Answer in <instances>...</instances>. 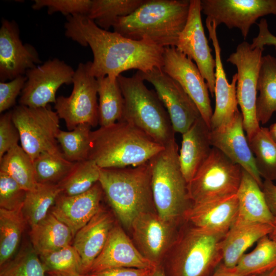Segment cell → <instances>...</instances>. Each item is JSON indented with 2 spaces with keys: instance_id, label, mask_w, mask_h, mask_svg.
<instances>
[{
  "instance_id": "obj_1",
  "label": "cell",
  "mask_w": 276,
  "mask_h": 276,
  "mask_svg": "<svg viewBox=\"0 0 276 276\" xmlns=\"http://www.w3.org/2000/svg\"><path fill=\"white\" fill-rule=\"evenodd\" d=\"M65 35L83 46H89L94 60L89 73L96 78L118 77L136 69L146 73L163 65L164 48L147 40H135L100 28L87 15L66 16Z\"/></svg>"
},
{
  "instance_id": "obj_2",
  "label": "cell",
  "mask_w": 276,
  "mask_h": 276,
  "mask_svg": "<svg viewBox=\"0 0 276 276\" xmlns=\"http://www.w3.org/2000/svg\"><path fill=\"white\" fill-rule=\"evenodd\" d=\"M190 1L145 0L134 12L120 17L114 32L165 48L176 47L188 17Z\"/></svg>"
},
{
  "instance_id": "obj_3",
  "label": "cell",
  "mask_w": 276,
  "mask_h": 276,
  "mask_svg": "<svg viewBox=\"0 0 276 276\" xmlns=\"http://www.w3.org/2000/svg\"><path fill=\"white\" fill-rule=\"evenodd\" d=\"M164 147L134 126L119 121L91 131L88 159L101 169L134 167L149 162Z\"/></svg>"
},
{
  "instance_id": "obj_4",
  "label": "cell",
  "mask_w": 276,
  "mask_h": 276,
  "mask_svg": "<svg viewBox=\"0 0 276 276\" xmlns=\"http://www.w3.org/2000/svg\"><path fill=\"white\" fill-rule=\"evenodd\" d=\"M99 182L116 216L130 229L141 214L156 211L149 162L122 168L100 169Z\"/></svg>"
},
{
  "instance_id": "obj_5",
  "label": "cell",
  "mask_w": 276,
  "mask_h": 276,
  "mask_svg": "<svg viewBox=\"0 0 276 276\" xmlns=\"http://www.w3.org/2000/svg\"><path fill=\"white\" fill-rule=\"evenodd\" d=\"M124 98L122 119L164 147L175 140L169 114L156 91L148 89L137 72L117 78Z\"/></svg>"
},
{
  "instance_id": "obj_6",
  "label": "cell",
  "mask_w": 276,
  "mask_h": 276,
  "mask_svg": "<svg viewBox=\"0 0 276 276\" xmlns=\"http://www.w3.org/2000/svg\"><path fill=\"white\" fill-rule=\"evenodd\" d=\"M149 163L156 212L163 219L176 223L192 204L188 183L181 170L176 140L165 146Z\"/></svg>"
},
{
  "instance_id": "obj_7",
  "label": "cell",
  "mask_w": 276,
  "mask_h": 276,
  "mask_svg": "<svg viewBox=\"0 0 276 276\" xmlns=\"http://www.w3.org/2000/svg\"><path fill=\"white\" fill-rule=\"evenodd\" d=\"M225 234L192 226L175 242L171 260L173 276H205L222 260L221 242Z\"/></svg>"
},
{
  "instance_id": "obj_8",
  "label": "cell",
  "mask_w": 276,
  "mask_h": 276,
  "mask_svg": "<svg viewBox=\"0 0 276 276\" xmlns=\"http://www.w3.org/2000/svg\"><path fill=\"white\" fill-rule=\"evenodd\" d=\"M242 168L222 152L213 147L211 153L188 183L192 204L212 201L236 194Z\"/></svg>"
},
{
  "instance_id": "obj_9",
  "label": "cell",
  "mask_w": 276,
  "mask_h": 276,
  "mask_svg": "<svg viewBox=\"0 0 276 276\" xmlns=\"http://www.w3.org/2000/svg\"><path fill=\"white\" fill-rule=\"evenodd\" d=\"M12 112L21 147L33 161L42 153L63 154L56 138L60 118L49 105L38 108L19 105Z\"/></svg>"
},
{
  "instance_id": "obj_10",
  "label": "cell",
  "mask_w": 276,
  "mask_h": 276,
  "mask_svg": "<svg viewBox=\"0 0 276 276\" xmlns=\"http://www.w3.org/2000/svg\"><path fill=\"white\" fill-rule=\"evenodd\" d=\"M264 49H252L247 41L239 43L227 59L237 70L236 96L247 140L260 129L256 114L257 82Z\"/></svg>"
},
{
  "instance_id": "obj_11",
  "label": "cell",
  "mask_w": 276,
  "mask_h": 276,
  "mask_svg": "<svg viewBox=\"0 0 276 276\" xmlns=\"http://www.w3.org/2000/svg\"><path fill=\"white\" fill-rule=\"evenodd\" d=\"M90 61L80 63L73 80V89L68 97L56 98L54 108L69 131L80 124L95 127L99 124L98 80L89 73Z\"/></svg>"
},
{
  "instance_id": "obj_12",
  "label": "cell",
  "mask_w": 276,
  "mask_h": 276,
  "mask_svg": "<svg viewBox=\"0 0 276 276\" xmlns=\"http://www.w3.org/2000/svg\"><path fill=\"white\" fill-rule=\"evenodd\" d=\"M75 71L70 65L57 58L27 70V81L21 92L19 105L43 107L55 103L56 94L63 84L73 83Z\"/></svg>"
},
{
  "instance_id": "obj_13",
  "label": "cell",
  "mask_w": 276,
  "mask_h": 276,
  "mask_svg": "<svg viewBox=\"0 0 276 276\" xmlns=\"http://www.w3.org/2000/svg\"><path fill=\"white\" fill-rule=\"evenodd\" d=\"M201 12L218 27L238 28L243 38L260 17L276 15V0H200Z\"/></svg>"
},
{
  "instance_id": "obj_14",
  "label": "cell",
  "mask_w": 276,
  "mask_h": 276,
  "mask_svg": "<svg viewBox=\"0 0 276 276\" xmlns=\"http://www.w3.org/2000/svg\"><path fill=\"white\" fill-rule=\"evenodd\" d=\"M138 72L144 81L154 86L175 133L183 134L201 117L195 103L179 84L161 68H154L146 73Z\"/></svg>"
},
{
  "instance_id": "obj_15",
  "label": "cell",
  "mask_w": 276,
  "mask_h": 276,
  "mask_svg": "<svg viewBox=\"0 0 276 276\" xmlns=\"http://www.w3.org/2000/svg\"><path fill=\"white\" fill-rule=\"evenodd\" d=\"M162 71L177 81L197 106L210 129L213 111L205 80L196 64L175 47L164 48Z\"/></svg>"
},
{
  "instance_id": "obj_16",
  "label": "cell",
  "mask_w": 276,
  "mask_h": 276,
  "mask_svg": "<svg viewBox=\"0 0 276 276\" xmlns=\"http://www.w3.org/2000/svg\"><path fill=\"white\" fill-rule=\"evenodd\" d=\"M201 13L200 0H190L187 23L175 47L195 62L213 97L216 62L204 33Z\"/></svg>"
},
{
  "instance_id": "obj_17",
  "label": "cell",
  "mask_w": 276,
  "mask_h": 276,
  "mask_svg": "<svg viewBox=\"0 0 276 276\" xmlns=\"http://www.w3.org/2000/svg\"><path fill=\"white\" fill-rule=\"evenodd\" d=\"M175 224L153 211L141 214L130 228L135 246L145 257L159 265L175 242Z\"/></svg>"
},
{
  "instance_id": "obj_18",
  "label": "cell",
  "mask_w": 276,
  "mask_h": 276,
  "mask_svg": "<svg viewBox=\"0 0 276 276\" xmlns=\"http://www.w3.org/2000/svg\"><path fill=\"white\" fill-rule=\"evenodd\" d=\"M39 55L32 45L23 44L19 27L14 20L2 19L0 28V81L6 82L26 74L40 63Z\"/></svg>"
},
{
  "instance_id": "obj_19",
  "label": "cell",
  "mask_w": 276,
  "mask_h": 276,
  "mask_svg": "<svg viewBox=\"0 0 276 276\" xmlns=\"http://www.w3.org/2000/svg\"><path fill=\"white\" fill-rule=\"evenodd\" d=\"M210 140L212 147L217 148L240 166L262 188L263 181L257 170L244 129L242 114L239 110L228 123L211 129Z\"/></svg>"
},
{
  "instance_id": "obj_20",
  "label": "cell",
  "mask_w": 276,
  "mask_h": 276,
  "mask_svg": "<svg viewBox=\"0 0 276 276\" xmlns=\"http://www.w3.org/2000/svg\"><path fill=\"white\" fill-rule=\"evenodd\" d=\"M158 266L145 257L123 228L115 224L89 273L114 268L154 269Z\"/></svg>"
},
{
  "instance_id": "obj_21",
  "label": "cell",
  "mask_w": 276,
  "mask_h": 276,
  "mask_svg": "<svg viewBox=\"0 0 276 276\" xmlns=\"http://www.w3.org/2000/svg\"><path fill=\"white\" fill-rule=\"evenodd\" d=\"M205 25L209 38L212 41L215 55V106L210 125V129H214L228 123L239 110L236 96L237 74L236 73L233 76L229 83L222 62L221 48L217 35V27L215 23L206 19Z\"/></svg>"
},
{
  "instance_id": "obj_22",
  "label": "cell",
  "mask_w": 276,
  "mask_h": 276,
  "mask_svg": "<svg viewBox=\"0 0 276 276\" xmlns=\"http://www.w3.org/2000/svg\"><path fill=\"white\" fill-rule=\"evenodd\" d=\"M238 212L236 194L207 202L192 204L183 219L192 226L213 233L226 234L234 224Z\"/></svg>"
},
{
  "instance_id": "obj_23",
  "label": "cell",
  "mask_w": 276,
  "mask_h": 276,
  "mask_svg": "<svg viewBox=\"0 0 276 276\" xmlns=\"http://www.w3.org/2000/svg\"><path fill=\"white\" fill-rule=\"evenodd\" d=\"M103 195L99 182L80 194L69 196L61 193L50 212L66 225L74 237L98 212Z\"/></svg>"
},
{
  "instance_id": "obj_24",
  "label": "cell",
  "mask_w": 276,
  "mask_h": 276,
  "mask_svg": "<svg viewBox=\"0 0 276 276\" xmlns=\"http://www.w3.org/2000/svg\"><path fill=\"white\" fill-rule=\"evenodd\" d=\"M114 224L112 214L101 206L89 221L74 236L72 245L80 257L82 274L89 273Z\"/></svg>"
},
{
  "instance_id": "obj_25",
  "label": "cell",
  "mask_w": 276,
  "mask_h": 276,
  "mask_svg": "<svg viewBox=\"0 0 276 276\" xmlns=\"http://www.w3.org/2000/svg\"><path fill=\"white\" fill-rule=\"evenodd\" d=\"M210 129L201 117L182 134L179 160L183 175L188 183L209 156L212 146Z\"/></svg>"
},
{
  "instance_id": "obj_26",
  "label": "cell",
  "mask_w": 276,
  "mask_h": 276,
  "mask_svg": "<svg viewBox=\"0 0 276 276\" xmlns=\"http://www.w3.org/2000/svg\"><path fill=\"white\" fill-rule=\"evenodd\" d=\"M236 195L238 212L233 225L255 223L272 225L274 216L268 208L261 187L243 169L241 183Z\"/></svg>"
},
{
  "instance_id": "obj_27",
  "label": "cell",
  "mask_w": 276,
  "mask_h": 276,
  "mask_svg": "<svg viewBox=\"0 0 276 276\" xmlns=\"http://www.w3.org/2000/svg\"><path fill=\"white\" fill-rule=\"evenodd\" d=\"M272 225L255 223L233 225L221 242L223 266L233 269L245 251L262 237L268 235Z\"/></svg>"
},
{
  "instance_id": "obj_28",
  "label": "cell",
  "mask_w": 276,
  "mask_h": 276,
  "mask_svg": "<svg viewBox=\"0 0 276 276\" xmlns=\"http://www.w3.org/2000/svg\"><path fill=\"white\" fill-rule=\"evenodd\" d=\"M30 243L38 255L72 245L74 236L70 228L50 212L31 228Z\"/></svg>"
},
{
  "instance_id": "obj_29",
  "label": "cell",
  "mask_w": 276,
  "mask_h": 276,
  "mask_svg": "<svg viewBox=\"0 0 276 276\" xmlns=\"http://www.w3.org/2000/svg\"><path fill=\"white\" fill-rule=\"evenodd\" d=\"M256 114L259 123L266 124L276 112V57L263 56L259 72Z\"/></svg>"
},
{
  "instance_id": "obj_30",
  "label": "cell",
  "mask_w": 276,
  "mask_h": 276,
  "mask_svg": "<svg viewBox=\"0 0 276 276\" xmlns=\"http://www.w3.org/2000/svg\"><path fill=\"white\" fill-rule=\"evenodd\" d=\"M117 78L106 76L97 79L100 127L111 125L122 119L124 98Z\"/></svg>"
},
{
  "instance_id": "obj_31",
  "label": "cell",
  "mask_w": 276,
  "mask_h": 276,
  "mask_svg": "<svg viewBox=\"0 0 276 276\" xmlns=\"http://www.w3.org/2000/svg\"><path fill=\"white\" fill-rule=\"evenodd\" d=\"M27 224L22 209L0 208V265L12 259L19 246Z\"/></svg>"
},
{
  "instance_id": "obj_32",
  "label": "cell",
  "mask_w": 276,
  "mask_h": 276,
  "mask_svg": "<svg viewBox=\"0 0 276 276\" xmlns=\"http://www.w3.org/2000/svg\"><path fill=\"white\" fill-rule=\"evenodd\" d=\"M276 268V242L265 236L250 252L244 254L233 269L245 275L256 276Z\"/></svg>"
},
{
  "instance_id": "obj_33",
  "label": "cell",
  "mask_w": 276,
  "mask_h": 276,
  "mask_svg": "<svg viewBox=\"0 0 276 276\" xmlns=\"http://www.w3.org/2000/svg\"><path fill=\"white\" fill-rule=\"evenodd\" d=\"M61 193L58 185L39 183L36 188L27 192L22 210L30 228L48 215Z\"/></svg>"
},
{
  "instance_id": "obj_34",
  "label": "cell",
  "mask_w": 276,
  "mask_h": 276,
  "mask_svg": "<svg viewBox=\"0 0 276 276\" xmlns=\"http://www.w3.org/2000/svg\"><path fill=\"white\" fill-rule=\"evenodd\" d=\"M0 172L11 177L27 191L38 185L33 162L20 146L12 148L0 158Z\"/></svg>"
},
{
  "instance_id": "obj_35",
  "label": "cell",
  "mask_w": 276,
  "mask_h": 276,
  "mask_svg": "<svg viewBox=\"0 0 276 276\" xmlns=\"http://www.w3.org/2000/svg\"><path fill=\"white\" fill-rule=\"evenodd\" d=\"M257 170L261 178L276 180V142L268 128L260 127L249 140Z\"/></svg>"
},
{
  "instance_id": "obj_36",
  "label": "cell",
  "mask_w": 276,
  "mask_h": 276,
  "mask_svg": "<svg viewBox=\"0 0 276 276\" xmlns=\"http://www.w3.org/2000/svg\"><path fill=\"white\" fill-rule=\"evenodd\" d=\"M145 0H93L87 14L100 28L108 31L120 17L130 15Z\"/></svg>"
},
{
  "instance_id": "obj_37",
  "label": "cell",
  "mask_w": 276,
  "mask_h": 276,
  "mask_svg": "<svg viewBox=\"0 0 276 276\" xmlns=\"http://www.w3.org/2000/svg\"><path fill=\"white\" fill-rule=\"evenodd\" d=\"M100 169L88 159L76 162L70 172L58 184L61 193L73 196L88 191L99 182Z\"/></svg>"
},
{
  "instance_id": "obj_38",
  "label": "cell",
  "mask_w": 276,
  "mask_h": 276,
  "mask_svg": "<svg viewBox=\"0 0 276 276\" xmlns=\"http://www.w3.org/2000/svg\"><path fill=\"white\" fill-rule=\"evenodd\" d=\"M37 183L58 185L70 172L75 163L63 154L42 153L33 161Z\"/></svg>"
},
{
  "instance_id": "obj_39",
  "label": "cell",
  "mask_w": 276,
  "mask_h": 276,
  "mask_svg": "<svg viewBox=\"0 0 276 276\" xmlns=\"http://www.w3.org/2000/svg\"><path fill=\"white\" fill-rule=\"evenodd\" d=\"M45 269L31 243H27L1 266L0 276H45Z\"/></svg>"
},
{
  "instance_id": "obj_40",
  "label": "cell",
  "mask_w": 276,
  "mask_h": 276,
  "mask_svg": "<svg viewBox=\"0 0 276 276\" xmlns=\"http://www.w3.org/2000/svg\"><path fill=\"white\" fill-rule=\"evenodd\" d=\"M91 126L80 124L71 131L61 129L57 135L64 157L71 162H78L88 159Z\"/></svg>"
},
{
  "instance_id": "obj_41",
  "label": "cell",
  "mask_w": 276,
  "mask_h": 276,
  "mask_svg": "<svg viewBox=\"0 0 276 276\" xmlns=\"http://www.w3.org/2000/svg\"><path fill=\"white\" fill-rule=\"evenodd\" d=\"M39 256L46 273L63 276L82 274L80 257L72 244Z\"/></svg>"
},
{
  "instance_id": "obj_42",
  "label": "cell",
  "mask_w": 276,
  "mask_h": 276,
  "mask_svg": "<svg viewBox=\"0 0 276 276\" xmlns=\"http://www.w3.org/2000/svg\"><path fill=\"white\" fill-rule=\"evenodd\" d=\"M27 192L11 177L0 172V208L10 211L22 209Z\"/></svg>"
},
{
  "instance_id": "obj_43",
  "label": "cell",
  "mask_w": 276,
  "mask_h": 276,
  "mask_svg": "<svg viewBox=\"0 0 276 276\" xmlns=\"http://www.w3.org/2000/svg\"><path fill=\"white\" fill-rule=\"evenodd\" d=\"M93 0H35L32 7L34 10L48 8V12L52 14L61 12L66 16L77 14L87 15Z\"/></svg>"
},
{
  "instance_id": "obj_44",
  "label": "cell",
  "mask_w": 276,
  "mask_h": 276,
  "mask_svg": "<svg viewBox=\"0 0 276 276\" xmlns=\"http://www.w3.org/2000/svg\"><path fill=\"white\" fill-rule=\"evenodd\" d=\"M20 135L12 119V110L0 118V158L12 148L18 145Z\"/></svg>"
},
{
  "instance_id": "obj_45",
  "label": "cell",
  "mask_w": 276,
  "mask_h": 276,
  "mask_svg": "<svg viewBox=\"0 0 276 276\" xmlns=\"http://www.w3.org/2000/svg\"><path fill=\"white\" fill-rule=\"evenodd\" d=\"M26 81V76L21 75L9 82H0L1 113L15 105L16 99L21 93Z\"/></svg>"
},
{
  "instance_id": "obj_46",
  "label": "cell",
  "mask_w": 276,
  "mask_h": 276,
  "mask_svg": "<svg viewBox=\"0 0 276 276\" xmlns=\"http://www.w3.org/2000/svg\"><path fill=\"white\" fill-rule=\"evenodd\" d=\"M257 25L259 33L258 36L252 40L250 44L251 48L264 49L265 45H273L276 49V36L269 31L267 20L265 18L261 19Z\"/></svg>"
},
{
  "instance_id": "obj_47",
  "label": "cell",
  "mask_w": 276,
  "mask_h": 276,
  "mask_svg": "<svg viewBox=\"0 0 276 276\" xmlns=\"http://www.w3.org/2000/svg\"><path fill=\"white\" fill-rule=\"evenodd\" d=\"M154 269L135 268H114L90 272L86 276H147Z\"/></svg>"
},
{
  "instance_id": "obj_48",
  "label": "cell",
  "mask_w": 276,
  "mask_h": 276,
  "mask_svg": "<svg viewBox=\"0 0 276 276\" xmlns=\"http://www.w3.org/2000/svg\"><path fill=\"white\" fill-rule=\"evenodd\" d=\"M261 189L270 211L274 216H275L276 185L272 181L264 180Z\"/></svg>"
},
{
  "instance_id": "obj_49",
  "label": "cell",
  "mask_w": 276,
  "mask_h": 276,
  "mask_svg": "<svg viewBox=\"0 0 276 276\" xmlns=\"http://www.w3.org/2000/svg\"><path fill=\"white\" fill-rule=\"evenodd\" d=\"M212 276H249L239 273L232 269H228L223 266L218 270Z\"/></svg>"
},
{
  "instance_id": "obj_50",
  "label": "cell",
  "mask_w": 276,
  "mask_h": 276,
  "mask_svg": "<svg viewBox=\"0 0 276 276\" xmlns=\"http://www.w3.org/2000/svg\"><path fill=\"white\" fill-rule=\"evenodd\" d=\"M268 236L271 240L276 242V216L274 217V220L272 224V230L268 235Z\"/></svg>"
},
{
  "instance_id": "obj_51",
  "label": "cell",
  "mask_w": 276,
  "mask_h": 276,
  "mask_svg": "<svg viewBox=\"0 0 276 276\" xmlns=\"http://www.w3.org/2000/svg\"><path fill=\"white\" fill-rule=\"evenodd\" d=\"M147 276H166L164 270L159 265Z\"/></svg>"
},
{
  "instance_id": "obj_52",
  "label": "cell",
  "mask_w": 276,
  "mask_h": 276,
  "mask_svg": "<svg viewBox=\"0 0 276 276\" xmlns=\"http://www.w3.org/2000/svg\"><path fill=\"white\" fill-rule=\"evenodd\" d=\"M268 130L271 137L276 142V122L271 124Z\"/></svg>"
},
{
  "instance_id": "obj_53",
  "label": "cell",
  "mask_w": 276,
  "mask_h": 276,
  "mask_svg": "<svg viewBox=\"0 0 276 276\" xmlns=\"http://www.w3.org/2000/svg\"><path fill=\"white\" fill-rule=\"evenodd\" d=\"M259 276H276V268L261 274Z\"/></svg>"
},
{
  "instance_id": "obj_54",
  "label": "cell",
  "mask_w": 276,
  "mask_h": 276,
  "mask_svg": "<svg viewBox=\"0 0 276 276\" xmlns=\"http://www.w3.org/2000/svg\"><path fill=\"white\" fill-rule=\"evenodd\" d=\"M47 276H63V275L55 274L53 273H47ZM76 276H86V274H79Z\"/></svg>"
}]
</instances>
